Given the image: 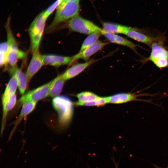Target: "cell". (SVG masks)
<instances>
[{
    "mask_svg": "<svg viewBox=\"0 0 168 168\" xmlns=\"http://www.w3.org/2000/svg\"><path fill=\"white\" fill-rule=\"evenodd\" d=\"M62 0H56L47 8L44 11L45 17L47 19L55 9H57Z\"/></svg>",
    "mask_w": 168,
    "mask_h": 168,
    "instance_id": "25",
    "label": "cell"
},
{
    "mask_svg": "<svg viewBox=\"0 0 168 168\" xmlns=\"http://www.w3.org/2000/svg\"><path fill=\"white\" fill-rule=\"evenodd\" d=\"M65 81L63 78L62 74L58 75L53 80L49 96L54 98L58 96L62 91Z\"/></svg>",
    "mask_w": 168,
    "mask_h": 168,
    "instance_id": "18",
    "label": "cell"
},
{
    "mask_svg": "<svg viewBox=\"0 0 168 168\" xmlns=\"http://www.w3.org/2000/svg\"><path fill=\"white\" fill-rule=\"evenodd\" d=\"M108 103V97H102L98 99L89 102H79L77 101L75 104L77 106H101Z\"/></svg>",
    "mask_w": 168,
    "mask_h": 168,
    "instance_id": "24",
    "label": "cell"
},
{
    "mask_svg": "<svg viewBox=\"0 0 168 168\" xmlns=\"http://www.w3.org/2000/svg\"><path fill=\"white\" fill-rule=\"evenodd\" d=\"M10 71L12 75H15L18 82L20 93L21 95H24L28 83L26 73H25L21 69L16 67H12Z\"/></svg>",
    "mask_w": 168,
    "mask_h": 168,
    "instance_id": "17",
    "label": "cell"
},
{
    "mask_svg": "<svg viewBox=\"0 0 168 168\" xmlns=\"http://www.w3.org/2000/svg\"><path fill=\"white\" fill-rule=\"evenodd\" d=\"M66 26L72 31L86 35L102 30L91 21L78 16L68 21Z\"/></svg>",
    "mask_w": 168,
    "mask_h": 168,
    "instance_id": "6",
    "label": "cell"
},
{
    "mask_svg": "<svg viewBox=\"0 0 168 168\" xmlns=\"http://www.w3.org/2000/svg\"><path fill=\"white\" fill-rule=\"evenodd\" d=\"M10 18H8L6 25L7 42L8 44V63L12 67H16L18 60L26 55L25 53L18 48L17 42L12 33L10 26Z\"/></svg>",
    "mask_w": 168,
    "mask_h": 168,
    "instance_id": "4",
    "label": "cell"
},
{
    "mask_svg": "<svg viewBox=\"0 0 168 168\" xmlns=\"http://www.w3.org/2000/svg\"><path fill=\"white\" fill-rule=\"evenodd\" d=\"M52 81V80L22 95L19 100L18 103L22 105L28 101L37 102L49 96Z\"/></svg>",
    "mask_w": 168,
    "mask_h": 168,
    "instance_id": "7",
    "label": "cell"
},
{
    "mask_svg": "<svg viewBox=\"0 0 168 168\" xmlns=\"http://www.w3.org/2000/svg\"><path fill=\"white\" fill-rule=\"evenodd\" d=\"M162 39L152 44L150 54L145 60L151 61L160 68L168 67V51L163 46Z\"/></svg>",
    "mask_w": 168,
    "mask_h": 168,
    "instance_id": "5",
    "label": "cell"
},
{
    "mask_svg": "<svg viewBox=\"0 0 168 168\" xmlns=\"http://www.w3.org/2000/svg\"><path fill=\"white\" fill-rule=\"evenodd\" d=\"M154 167L155 168H162V167H159L155 165H154ZM165 168H168V166L166 167Z\"/></svg>",
    "mask_w": 168,
    "mask_h": 168,
    "instance_id": "27",
    "label": "cell"
},
{
    "mask_svg": "<svg viewBox=\"0 0 168 168\" xmlns=\"http://www.w3.org/2000/svg\"><path fill=\"white\" fill-rule=\"evenodd\" d=\"M109 43L108 42L98 40L91 45L72 56L73 62L78 59H82L86 61L88 60L91 56Z\"/></svg>",
    "mask_w": 168,
    "mask_h": 168,
    "instance_id": "10",
    "label": "cell"
},
{
    "mask_svg": "<svg viewBox=\"0 0 168 168\" xmlns=\"http://www.w3.org/2000/svg\"><path fill=\"white\" fill-rule=\"evenodd\" d=\"M124 35L134 40L145 44L150 47L153 42L161 38L149 36L141 32L138 30L137 29L130 27Z\"/></svg>",
    "mask_w": 168,
    "mask_h": 168,
    "instance_id": "11",
    "label": "cell"
},
{
    "mask_svg": "<svg viewBox=\"0 0 168 168\" xmlns=\"http://www.w3.org/2000/svg\"><path fill=\"white\" fill-rule=\"evenodd\" d=\"M79 10V1L62 0L47 29L52 30L61 23L78 16Z\"/></svg>",
    "mask_w": 168,
    "mask_h": 168,
    "instance_id": "1",
    "label": "cell"
},
{
    "mask_svg": "<svg viewBox=\"0 0 168 168\" xmlns=\"http://www.w3.org/2000/svg\"><path fill=\"white\" fill-rule=\"evenodd\" d=\"M102 35H103L110 42L127 47L137 53L138 45L129 40L116 34L106 32L103 29Z\"/></svg>",
    "mask_w": 168,
    "mask_h": 168,
    "instance_id": "14",
    "label": "cell"
},
{
    "mask_svg": "<svg viewBox=\"0 0 168 168\" xmlns=\"http://www.w3.org/2000/svg\"><path fill=\"white\" fill-rule=\"evenodd\" d=\"M97 60L91 59L84 63L72 65L62 74L63 78L66 81L76 76Z\"/></svg>",
    "mask_w": 168,
    "mask_h": 168,
    "instance_id": "13",
    "label": "cell"
},
{
    "mask_svg": "<svg viewBox=\"0 0 168 168\" xmlns=\"http://www.w3.org/2000/svg\"><path fill=\"white\" fill-rule=\"evenodd\" d=\"M52 104L58 113L60 124L63 126L68 125L73 113V103L72 100L67 96H58L54 98Z\"/></svg>",
    "mask_w": 168,
    "mask_h": 168,
    "instance_id": "2",
    "label": "cell"
},
{
    "mask_svg": "<svg viewBox=\"0 0 168 168\" xmlns=\"http://www.w3.org/2000/svg\"><path fill=\"white\" fill-rule=\"evenodd\" d=\"M150 95L148 94L142 93L137 94L134 93L122 92L114 94L108 97V103L114 104H123L133 101H138L150 103L151 101L142 100L138 97Z\"/></svg>",
    "mask_w": 168,
    "mask_h": 168,
    "instance_id": "8",
    "label": "cell"
},
{
    "mask_svg": "<svg viewBox=\"0 0 168 168\" xmlns=\"http://www.w3.org/2000/svg\"><path fill=\"white\" fill-rule=\"evenodd\" d=\"M43 60L44 65L56 67L70 64L73 63L72 56H64L56 54L43 55Z\"/></svg>",
    "mask_w": 168,
    "mask_h": 168,
    "instance_id": "12",
    "label": "cell"
},
{
    "mask_svg": "<svg viewBox=\"0 0 168 168\" xmlns=\"http://www.w3.org/2000/svg\"><path fill=\"white\" fill-rule=\"evenodd\" d=\"M37 102L28 101L24 103L22 105L20 114L17 119L14 123V126L9 135L8 140H10L15 132L17 126L22 119L31 113L35 109Z\"/></svg>",
    "mask_w": 168,
    "mask_h": 168,
    "instance_id": "15",
    "label": "cell"
},
{
    "mask_svg": "<svg viewBox=\"0 0 168 168\" xmlns=\"http://www.w3.org/2000/svg\"><path fill=\"white\" fill-rule=\"evenodd\" d=\"M105 31L114 34H124L129 27L110 22H105L102 25Z\"/></svg>",
    "mask_w": 168,
    "mask_h": 168,
    "instance_id": "20",
    "label": "cell"
},
{
    "mask_svg": "<svg viewBox=\"0 0 168 168\" xmlns=\"http://www.w3.org/2000/svg\"><path fill=\"white\" fill-rule=\"evenodd\" d=\"M47 20L43 11L35 18L28 28L32 53L39 50Z\"/></svg>",
    "mask_w": 168,
    "mask_h": 168,
    "instance_id": "3",
    "label": "cell"
},
{
    "mask_svg": "<svg viewBox=\"0 0 168 168\" xmlns=\"http://www.w3.org/2000/svg\"><path fill=\"white\" fill-rule=\"evenodd\" d=\"M78 102H83L91 101L99 99L100 98L96 94L91 92L85 91L82 92L77 95Z\"/></svg>",
    "mask_w": 168,
    "mask_h": 168,
    "instance_id": "23",
    "label": "cell"
},
{
    "mask_svg": "<svg viewBox=\"0 0 168 168\" xmlns=\"http://www.w3.org/2000/svg\"><path fill=\"white\" fill-rule=\"evenodd\" d=\"M69 0V1H80V0Z\"/></svg>",
    "mask_w": 168,
    "mask_h": 168,
    "instance_id": "28",
    "label": "cell"
},
{
    "mask_svg": "<svg viewBox=\"0 0 168 168\" xmlns=\"http://www.w3.org/2000/svg\"><path fill=\"white\" fill-rule=\"evenodd\" d=\"M101 32L96 31L89 35L83 42L79 52L82 51L97 41L100 36L102 35Z\"/></svg>",
    "mask_w": 168,
    "mask_h": 168,
    "instance_id": "21",
    "label": "cell"
},
{
    "mask_svg": "<svg viewBox=\"0 0 168 168\" xmlns=\"http://www.w3.org/2000/svg\"><path fill=\"white\" fill-rule=\"evenodd\" d=\"M12 76L8 82L2 98V105H3L8 100L15 94L17 87L18 82L15 74Z\"/></svg>",
    "mask_w": 168,
    "mask_h": 168,
    "instance_id": "16",
    "label": "cell"
},
{
    "mask_svg": "<svg viewBox=\"0 0 168 168\" xmlns=\"http://www.w3.org/2000/svg\"><path fill=\"white\" fill-rule=\"evenodd\" d=\"M8 44L7 41L2 42L0 45V65L1 67H6L8 63Z\"/></svg>",
    "mask_w": 168,
    "mask_h": 168,
    "instance_id": "22",
    "label": "cell"
},
{
    "mask_svg": "<svg viewBox=\"0 0 168 168\" xmlns=\"http://www.w3.org/2000/svg\"><path fill=\"white\" fill-rule=\"evenodd\" d=\"M32 54V58L26 73L28 83L34 75L44 65L43 55L40 53L39 50Z\"/></svg>",
    "mask_w": 168,
    "mask_h": 168,
    "instance_id": "9",
    "label": "cell"
},
{
    "mask_svg": "<svg viewBox=\"0 0 168 168\" xmlns=\"http://www.w3.org/2000/svg\"><path fill=\"white\" fill-rule=\"evenodd\" d=\"M112 160H113V162H114V165H115V168H118V163H117L115 162L114 158H112Z\"/></svg>",
    "mask_w": 168,
    "mask_h": 168,
    "instance_id": "26",
    "label": "cell"
},
{
    "mask_svg": "<svg viewBox=\"0 0 168 168\" xmlns=\"http://www.w3.org/2000/svg\"><path fill=\"white\" fill-rule=\"evenodd\" d=\"M16 103V94H15L2 105V116L1 132V135L2 134L4 130L7 114L14 107Z\"/></svg>",
    "mask_w": 168,
    "mask_h": 168,
    "instance_id": "19",
    "label": "cell"
}]
</instances>
